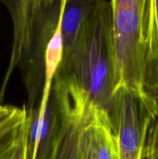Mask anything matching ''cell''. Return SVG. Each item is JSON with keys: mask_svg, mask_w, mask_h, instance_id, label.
Instances as JSON below:
<instances>
[{"mask_svg": "<svg viewBox=\"0 0 158 159\" xmlns=\"http://www.w3.org/2000/svg\"><path fill=\"white\" fill-rule=\"evenodd\" d=\"M27 116L26 106L18 107L0 103V159L12 158Z\"/></svg>", "mask_w": 158, "mask_h": 159, "instance_id": "ba28073f", "label": "cell"}, {"mask_svg": "<svg viewBox=\"0 0 158 159\" xmlns=\"http://www.w3.org/2000/svg\"><path fill=\"white\" fill-rule=\"evenodd\" d=\"M63 12L45 50L43 89L40 104L37 108L36 113V120L37 123L43 122L46 116L54 77L63 59L64 44L61 33V18Z\"/></svg>", "mask_w": 158, "mask_h": 159, "instance_id": "52a82bcc", "label": "cell"}, {"mask_svg": "<svg viewBox=\"0 0 158 159\" xmlns=\"http://www.w3.org/2000/svg\"><path fill=\"white\" fill-rule=\"evenodd\" d=\"M94 4L88 0H67L61 18L64 52L77 38Z\"/></svg>", "mask_w": 158, "mask_h": 159, "instance_id": "9c48e42d", "label": "cell"}, {"mask_svg": "<svg viewBox=\"0 0 158 159\" xmlns=\"http://www.w3.org/2000/svg\"><path fill=\"white\" fill-rule=\"evenodd\" d=\"M118 159H143L149 130L158 115V97L148 91L119 87L113 92L108 111Z\"/></svg>", "mask_w": 158, "mask_h": 159, "instance_id": "5b68a950", "label": "cell"}, {"mask_svg": "<svg viewBox=\"0 0 158 159\" xmlns=\"http://www.w3.org/2000/svg\"><path fill=\"white\" fill-rule=\"evenodd\" d=\"M153 2H154L155 16H156V24H157V28H158V0H153Z\"/></svg>", "mask_w": 158, "mask_h": 159, "instance_id": "7c38bea8", "label": "cell"}, {"mask_svg": "<svg viewBox=\"0 0 158 159\" xmlns=\"http://www.w3.org/2000/svg\"><path fill=\"white\" fill-rule=\"evenodd\" d=\"M57 71L73 78L91 99L109 111L116 77L111 2H94Z\"/></svg>", "mask_w": 158, "mask_h": 159, "instance_id": "6da1fadb", "label": "cell"}, {"mask_svg": "<svg viewBox=\"0 0 158 159\" xmlns=\"http://www.w3.org/2000/svg\"><path fill=\"white\" fill-rule=\"evenodd\" d=\"M29 121H30V114H29V112L28 110L27 120H26V122L23 127V130H22L11 159H26V148H27Z\"/></svg>", "mask_w": 158, "mask_h": 159, "instance_id": "8fae6325", "label": "cell"}, {"mask_svg": "<svg viewBox=\"0 0 158 159\" xmlns=\"http://www.w3.org/2000/svg\"><path fill=\"white\" fill-rule=\"evenodd\" d=\"M156 92H157V96H158V65H157V68H156Z\"/></svg>", "mask_w": 158, "mask_h": 159, "instance_id": "4fadbf2b", "label": "cell"}, {"mask_svg": "<svg viewBox=\"0 0 158 159\" xmlns=\"http://www.w3.org/2000/svg\"><path fill=\"white\" fill-rule=\"evenodd\" d=\"M67 0H0L13 25L9 63L3 82L9 83L14 70L32 69L43 61L45 50L56 29Z\"/></svg>", "mask_w": 158, "mask_h": 159, "instance_id": "277c9868", "label": "cell"}, {"mask_svg": "<svg viewBox=\"0 0 158 159\" xmlns=\"http://www.w3.org/2000/svg\"><path fill=\"white\" fill-rule=\"evenodd\" d=\"M157 65H158V61H157V65H156V68H157ZM155 80H156V75H155Z\"/></svg>", "mask_w": 158, "mask_h": 159, "instance_id": "9a60e30c", "label": "cell"}, {"mask_svg": "<svg viewBox=\"0 0 158 159\" xmlns=\"http://www.w3.org/2000/svg\"><path fill=\"white\" fill-rule=\"evenodd\" d=\"M143 159H158V115L149 130Z\"/></svg>", "mask_w": 158, "mask_h": 159, "instance_id": "30bf717a", "label": "cell"}, {"mask_svg": "<svg viewBox=\"0 0 158 159\" xmlns=\"http://www.w3.org/2000/svg\"><path fill=\"white\" fill-rule=\"evenodd\" d=\"M116 56L114 90L149 91L147 37L150 0H111Z\"/></svg>", "mask_w": 158, "mask_h": 159, "instance_id": "3957f363", "label": "cell"}, {"mask_svg": "<svg viewBox=\"0 0 158 159\" xmlns=\"http://www.w3.org/2000/svg\"><path fill=\"white\" fill-rule=\"evenodd\" d=\"M92 102L73 78L56 73L46 110L48 127L35 159H81V131Z\"/></svg>", "mask_w": 158, "mask_h": 159, "instance_id": "7a4b0ae2", "label": "cell"}, {"mask_svg": "<svg viewBox=\"0 0 158 159\" xmlns=\"http://www.w3.org/2000/svg\"><path fill=\"white\" fill-rule=\"evenodd\" d=\"M88 1H89V2H97L102 1V0H88Z\"/></svg>", "mask_w": 158, "mask_h": 159, "instance_id": "5bb4252c", "label": "cell"}, {"mask_svg": "<svg viewBox=\"0 0 158 159\" xmlns=\"http://www.w3.org/2000/svg\"><path fill=\"white\" fill-rule=\"evenodd\" d=\"M81 159H118L112 124L108 111L93 101L81 131Z\"/></svg>", "mask_w": 158, "mask_h": 159, "instance_id": "8992f818", "label": "cell"}]
</instances>
